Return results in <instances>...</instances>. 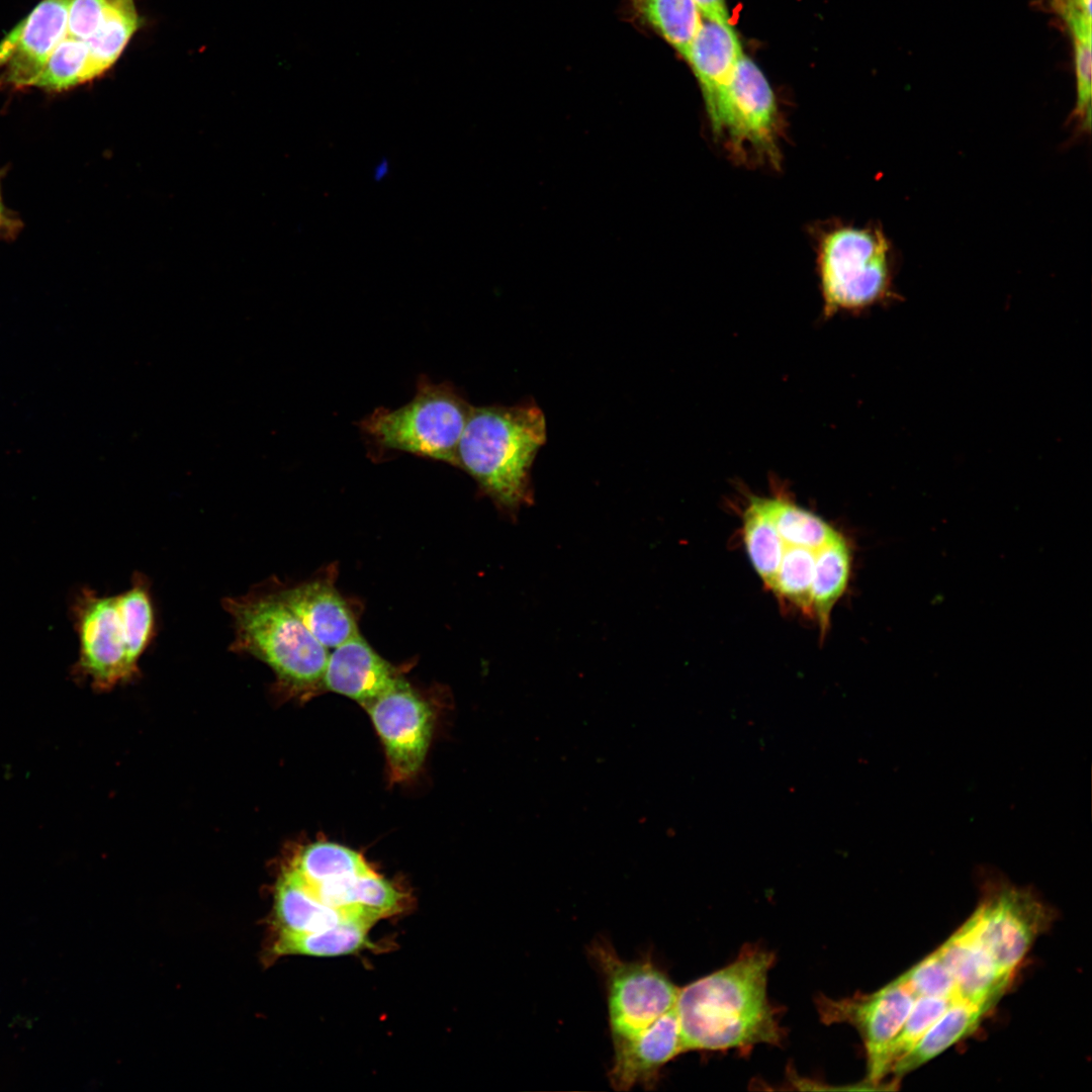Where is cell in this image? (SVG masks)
Returning a JSON list of instances; mask_svg holds the SVG:
<instances>
[{
	"label": "cell",
	"mask_w": 1092,
	"mask_h": 1092,
	"mask_svg": "<svg viewBox=\"0 0 1092 1092\" xmlns=\"http://www.w3.org/2000/svg\"><path fill=\"white\" fill-rule=\"evenodd\" d=\"M775 954L744 946L729 965L679 988L675 1004L684 1052L778 1045L784 1030L767 997Z\"/></svg>",
	"instance_id": "cell-1"
},
{
	"label": "cell",
	"mask_w": 1092,
	"mask_h": 1092,
	"mask_svg": "<svg viewBox=\"0 0 1092 1092\" xmlns=\"http://www.w3.org/2000/svg\"><path fill=\"white\" fill-rule=\"evenodd\" d=\"M546 440L545 415L533 401L471 406L457 467L502 509L517 512L533 502L531 469Z\"/></svg>",
	"instance_id": "cell-2"
},
{
	"label": "cell",
	"mask_w": 1092,
	"mask_h": 1092,
	"mask_svg": "<svg viewBox=\"0 0 1092 1092\" xmlns=\"http://www.w3.org/2000/svg\"><path fill=\"white\" fill-rule=\"evenodd\" d=\"M235 638L234 652L249 654L266 663L281 689L306 693L322 686L329 651L284 605L275 593H251L226 597Z\"/></svg>",
	"instance_id": "cell-3"
},
{
	"label": "cell",
	"mask_w": 1092,
	"mask_h": 1092,
	"mask_svg": "<svg viewBox=\"0 0 1092 1092\" xmlns=\"http://www.w3.org/2000/svg\"><path fill=\"white\" fill-rule=\"evenodd\" d=\"M470 410L451 384L422 378L411 401L396 410L379 407L358 425L378 449L458 466L457 448Z\"/></svg>",
	"instance_id": "cell-4"
},
{
	"label": "cell",
	"mask_w": 1092,
	"mask_h": 1092,
	"mask_svg": "<svg viewBox=\"0 0 1092 1092\" xmlns=\"http://www.w3.org/2000/svg\"><path fill=\"white\" fill-rule=\"evenodd\" d=\"M823 316L858 311L891 296L890 243L878 228L834 225L817 246Z\"/></svg>",
	"instance_id": "cell-5"
},
{
	"label": "cell",
	"mask_w": 1092,
	"mask_h": 1092,
	"mask_svg": "<svg viewBox=\"0 0 1092 1092\" xmlns=\"http://www.w3.org/2000/svg\"><path fill=\"white\" fill-rule=\"evenodd\" d=\"M716 141L734 161L778 168L781 120L772 89L756 64L742 55L709 120Z\"/></svg>",
	"instance_id": "cell-6"
},
{
	"label": "cell",
	"mask_w": 1092,
	"mask_h": 1092,
	"mask_svg": "<svg viewBox=\"0 0 1092 1092\" xmlns=\"http://www.w3.org/2000/svg\"><path fill=\"white\" fill-rule=\"evenodd\" d=\"M607 990L612 1040L638 1035L675 1007L679 988L649 958L626 961L606 938L588 947Z\"/></svg>",
	"instance_id": "cell-7"
},
{
	"label": "cell",
	"mask_w": 1092,
	"mask_h": 1092,
	"mask_svg": "<svg viewBox=\"0 0 1092 1092\" xmlns=\"http://www.w3.org/2000/svg\"><path fill=\"white\" fill-rule=\"evenodd\" d=\"M1052 917L1051 909L1030 890L992 882L964 925L998 970L1012 978L1035 938L1049 928Z\"/></svg>",
	"instance_id": "cell-8"
},
{
	"label": "cell",
	"mask_w": 1092,
	"mask_h": 1092,
	"mask_svg": "<svg viewBox=\"0 0 1092 1092\" xmlns=\"http://www.w3.org/2000/svg\"><path fill=\"white\" fill-rule=\"evenodd\" d=\"M906 985L896 978L870 994L832 999L820 995L816 1006L826 1024L847 1023L860 1035L867 1058V1082L876 1086L887 1076L890 1045L915 1001Z\"/></svg>",
	"instance_id": "cell-9"
},
{
	"label": "cell",
	"mask_w": 1092,
	"mask_h": 1092,
	"mask_svg": "<svg viewBox=\"0 0 1092 1092\" xmlns=\"http://www.w3.org/2000/svg\"><path fill=\"white\" fill-rule=\"evenodd\" d=\"M74 617L80 643L77 674L89 679L98 691L110 690L136 676L139 666L128 655L115 596L83 589L75 601Z\"/></svg>",
	"instance_id": "cell-10"
},
{
	"label": "cell",
	"mask_w": 1092,
	"mask_h": 1092,
	"mask_svg": "<svg viewBox=\"0 0 1092 1092\" xmlns=\"http://www.w3.org/2000/svg\"><path fill=\"white\" fill-rule=\"evenodd\" d=\"M364 707L383 743L391 779L412 778L424 762L432 736L428 704L400 678Z\"/></svg>",
	"instance_id": "cell-11"
},
{
	"label": "cell",
	"mask_w": 1092,
	"mask_h": 1092,
	"mask_svg": "<svg viewBox=\"0 0 1092 1092\" xmlns=\"http://www.w3.org/2000/svg\"><path fill=\"white\" fill-rule=\"evenodd\" d=\"M71 0H41L0 40V86L33 87L48 59L67 36Z\"/></svg>",
	"instance_id": "cell-12"
},
{
	"label": "cell",
	"mask_w": 1092,
	"mask_h": 1092,
	"mask_svg": "<svg viewBox=\"0 0 1092 1092\" xmlns=\"http://www.w3.org/2000/svg\"><path fill=\"white\" fill-rule=\"evenodd\" d=\"M614 1058L609 1071L612 1087L628 1091L636 1085L654 1086L661 1069L684 1052L675 1007L642 1033L613 1041Z\"/></svg>",
	"instance_id": "cell-13"
},
{
	"label": "cell",
	"mask_w": 1092,
	"mask_h": 1092,
	"mask_svg": "<svg viewBox=\"0 0 1092 1092\" xmlns=\"http://www.w3.org/2000/svg\"><path fill=\"white\" fill-rule=\"evenodd\" d=\"M399 679L392 666L358 632L329 653L322 686L365 706Z\"/></svg>",
	"instance_id": "cell-14"
},
{
	"label": "cell",
	"mask_w": 1092,
	"mask_h": 1092,
	"mask_svg": "<svg viewBox=\"0 0 1092 1092\" xmlns=\"http://www.w3.org/2000/svg\"><path fill=\"white\" fill-rule=\"evenodd\" d=\"M274 593L328 649L359 632L347 602L329 582L308 581Z\"/></svg>",
	"instance_id": "cell-15"
},
{
	"label": "cell",
	"mask_w": 1092,
	"mask_h": 1092,
	"mask_svg": "<svg viewBox=\"0 0 1092 1092\" xmlns=\"http://www.w3.org/2000/svg\"><path fill=\"white\" fill-rule=\"evenodd\" d=\"M742 55L740 41L730 23L703 17L687 62L700 84L709 120Z\"/></svg>",
	"instance_id": "cell-16"
},
{
	"label": "cell",
	"mask_w": 1092,
	"mask_h": 1092,
	"mask_svg": "<svg viewBox=\"0 0 1092 1092\" xmlns=\"http://www.w3.org/2000/svg\"><path fill=\"white\" fill-rule=\"evenodd\" d=\"M937 950L954 979L961 998L992 1007L1012 979L998 970L964 924Z\"/></svg>",
	"instance_id": "cell-17"
},
{
	"label": "cell",
	"mask_w": 1092,
	"mask_h": 1092,
	"mask_svg": "<svg viewBox=\"0 0 1092 1092\" xmlns=\"http://www.w3.org/2000/svg\"><path fill=\"white\" fill-rule=\"evenodd\" d=\"M299 879L324 904L372 924L401 912L404 906L403 893L374 871L317 885Z\"/></svg>",
	"instance_id": "cell-18"
},
{
	"label": "cell",
	"mask_w": 1092,
	"mask_h": 1092,
	"mask_svg": "<svg viewBox=\"0 0 1092 1092\" xmlns=\"http://www.w3.org/2000/svg\"><path fill=\"white\" fill-rule=\"evenodd\" d=\"M349 917L354 916L321 902L291 869L283 868L274 895L276 936L321 931Z\"/></svg>",
	"instance_id": "cell-19"
},
{
	"label": "cell",
	"mask_w": 1092,
	"mask_h": 1092,
	"mask_svg": "<svg viewBox=\"0 0 1092 1092\" xmlns=\"http://www.w3.org/2000/svg\"><path fill=\"white\" fill-rule=\"evenodd\" d=\"M991 1008L989 1005L958 997L914 1048L892 1067L890 1073L901 1077L932 1060L953 1043L973 1033Z\"/></svg>",
	"instance_id": "cell-20"
},
{
	"label": "cell",
	"mask_w": 1092,
	"mask_h": 1092,
	"mask_svg": "<svg viewBox=\"0 0 1092 1092\" xmlns=\"http://www.w3.org/2000/svg\"><path fill=\"white\" fill-rule=\"evenodd\" d=\"M851 560L849 543L840 533L817 554L811 596L813 616L817 619L822 637L830 625L834 605L847 587Z\"/></svg>",
	"instance_id": "cell-21"
},
{
	"label": "cell",
	"mask_w": 1092,
	"mask_h": 1092,
	"mask_svg": "<svg viewBox=\"0 0 1092 1092\" xmlns=\"http://www.w3.org/2000/svg\"><path fill=\"white\" fill-rule=\"evenodd\" d=\"M138 27L133 0H105L102 20L95 33L86 40L89 56L85 82L99 77L116 62Z\"/></svg>",
	"instance_id": "cell-22"
},
{
	"label": "cell",
	"mask_w": 1092,
	"mask_h": 1092,
	"mask_svg": "<svg viewBox=\"0 0 1092 1092\" xmlns=\"http://www.w3.org/2000/svg\"><path fill=\"white\" fill-rule=\"evenodd\" d=\"M372 923L349 917L330 928L303 934L275 936L273 956L301 954L338 957L357 952L370 946L368 930Z\"/></svg>",
	"instance_id": "cell-23"
},
{
	"label": "cell",
	"mask_w": 1092,
	"mask_h": 1092,
	"mask_svg": "<svg viewBox=\"0 0 1092 1092\" xmlns=\"http://www.w3.org/2000/svg\"><path fill=\"white\" fill-rule=\"evenodd\" d=\"M744 544L753 568L770 589L785 545L777 532L763 496L750 495L743 513Z\"/></svg>",
	"instance_id": "cell-24"
},
{
	"label": "cell",
	"mask_w": 1092,
	"mask_h": 1092,
	"mask_svg": "<svg viewBox=\"0 0 1092 1092\" xmlns=\"http://www.w3.org/2000/svg\"><path fill=\"white\" fill-rule=\"evenodd\" d=\"M287 867L310 885L364 875L373 871L359 852L327 841L304 846Z\"/></svg>",
	"instance_id": "cell-25"
},
{
	"label": "cell",
	"mask_w": 1092,
	"mask_h": 1092,
	"mask_svg": "<svg viewBox=\"0 0 1092 1092\" xmlns=\"http://www.w3.org/2000/svg\"><path fill=\"white\" fill-rule=\"evenodd\" d=\"M638 14L687 60L703 15L694 0H633Z\"/></svg>",
	"instance_id": "cell-26"
},
{
	"label": "cell",
	"mask_w": 1092,
	"mask_h": 1092,
	"mask_svg": "<svg viewBox=\"0 0 1092 1092\" xmlns=\"http://www.w3.org/2000/svg\"><path fill=\"white\" fill-rule=\"evenodd\" d=\"M763 498L785 544L820 549L838 534L822 518L798 506L784 492L776 491Z\"/></svg>",
	"instance_id": "cell-27"
},
{
	"label": "cell",
	"mask_w": 1092,
	"mask_h": 1092,
	"mask_svg": "<svg viewBox=\"0 0 1092 1092\" xmlns=\"http://www.w3.org/2000/svg\"><path fill=\"white\" fill-rule=\"evenodd\" d=\"M115 598L126 634L129 658L139 666L156 633V615L148 578L135 573L131 586Z\"/></svg>",
	"instance_id": "cell-28"
},
{
	"label": "cell",
	"mask_w": 1092,
	"mask_h": 1092,
	"mask_svg": "<svg viewBox=\"0 0 1092 1092\" xmlns=\"http://www.w3.org/2000/svg\"><path fill=\"white\" fill-rule=\"evenodd\" d=\"M784 543V542H783ZM781 562L769 590L780 601L813 616L811 588L817 554L821 549L785 544Z\"/></svg>",
	"instance_id": "cell-29"
},
{
	"label": "cell",
	"mask_w": 1092,
	"mask_h": 1092,
	"mask_svg": "<svg viewBox=\"0 0 1092 1092\" xmlns=\"http://www.w3.org/2000/svg\"><path fill=\"white\" fill-rule=\"evenodd\" d=\"M88 56L86 40L67 35L48 59L33 87L61 92L85 83Z\"/></svg>",
	"instance_id": "cell-30"
},
{
	"label": "cell",
	"mask_w": 1092,
	"mask_h": 1092,
	"mask_svg": "<svg viewBox=\"0 0 1092 1092\" xmlns=\"http://www.w3.org/2000/svg\"><path fill=\"white\" fill-rule=\"evenodd\" d=\"M953 1000L936 996L915 998L907 1018L890 1045L887 1075L890 1074L892 1067L914 1048Z\"/></svg>",
	"instance_id": "cell-31"
},
{
	"label": "cell",
	"mask_w": 1092,
	"mask_h": 1092,
	"mask_svg": "<svg viewBox=\"0 0 1092 1092\" xmlns=\"http://www.w3.org/2000/svg\"><path fill=\"white\" fill-rule=\"evenodd\" d=\"M898 978L915 997H960L954 979L937 949Z\"/></svg>",
	"instance_id": "cell-32"
},
{
	"label": "cell",
	"mask_w": 1092,
	"mask_h": 1092,
	"mask_svg": "<svg viewBox=\"0 0 1092 1092\" xmlns=\"http://www.w3.org/2000/svg\"><path fill=\"white\" fill-rule=\"evenodd\" d=\"M1091 41L1092 38H1073L1077 101L1071 118L1082 133L1091 129Z\"/></svg>",
	"instance_id": "cell-33"
},
{
	"label": "cell",
	"mask_w": 1092,
	"mask_h": 1092,
	"mask_svg": "<svg viewBox=\"0 0 1092 1092\" xmlns=\"http://www.w3.org/2000/svg\"><path fill=\"white\" fill-rule=\"evenodd\" d=\"M104 7L105 0H71L67 35L81 40L89 39L102 20Z\"/></svg>",
	"instance_id": "cell-34"
},
{
	"label": "cell",
	"mask_w": 1092,
	"mask_h": 1092,
	"mask_svg": "<svg viewBox=\"0 0 1092 1092\" xmlns=\"http://www.w3.org/2000/svg\"><path fill=\"white\" fill-rule=\"evenodd\" d=\"M1065 21L1072 38H1092L1091 0H1049Z\"/></svg>",
	"instance_id": "cell-35"
},
{
	"label": "cell",
	"mask_w": 1092,
	"mask_h": 1092,
	"mask_svg": "<svg viewBox=\"0 0 1092 1092\" xmlns=\"http://www.w3.org/2000/svg\"><path fill=\"white\" fill-rule=\"evenodd\" d=\"M3 170L0 169V242H9L16 238L22 229L19 216L5 204L2 193Z\"/></svg>",
	"instance_id": "cell-36"
},
{
	"label": "cell",
	"mask_w": 1092,
	"mask_h": 1092,
	"mask_svg": "<svg viewBox=\"0 0 1092 1092\" xmlns=\"http://www.w3.org/2000/svg\"><path fill=\"white\" fill-rule=\"evenodd\" d=\"M703 17L722 23H729V14L725 0H694Z\"/></svg>",
	"instance_id": "cell-37"
},
{
	"label": "cell",
	"mask_w": 1092,
	"mask_h": 1092,
	"mask_svg": "<svg viewBox=\"0 0 1092 1092\" xmlns=\"http://www.w3.org/2000/svg\"><path fill=\"white\" fill-rule=\"evenodd\" d=\"M387 170H388L387 163L386 162H380V164L374 170V178H376V179L383 178L386 175Z\"/></svg>",
	"instance_id": "cell-38"
}]
</instances>
